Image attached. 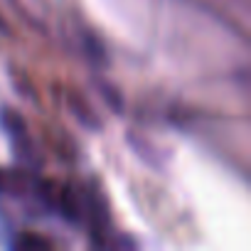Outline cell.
I'll return each instance as SVG.
<instances>
[{
	"label": "cell",
	"instance_id": "cell-1",
	"mask_svg": "<svg viewBox=\"0 0 251 251\" xmlns=\"http://www.w3.org/2000/svg\"><path fill=\"white\" fill-rule=\"evenodd\" d=\"M69 106H72V111H74V116H76V121L84 126V128H101V121L96 118V113L91 111V106L79 96V94H69Z\"/></svg>",
	"mask_w": 251,
	"mask_h": 251
},
{
	"label": "cell",
	"instance_id": "cell-2",
	"mask_svg": "<svg viewBox=\"0 0 251 251\" xmlns=\"http://www.w3.org/2000/svg\"><path fill=\"white\" fill-rule=\"evenodd\" d=\"M89 204H91V217H94V222L96 224H101V226H106L108 224V214H106V202H103V197H101V192L99 190H89Z\"/></svg>",
	"mask_w": 251,
	"mask_h": 251
},
{
	"label": "cell",
	"instance_id": "cell-3",
	"mask_svg": "<svg viewBox=\"0 0 251 251\" xmlns=\"http://www.w3.org/2000/svg\"><path fill=\"white\" fill-rule=\"evenodd\" d=\"M96 89L101 91V96L108 101V106H111V108H116V111H121V108H123V101H121L118 91H116L111 84H106V81H96Z\"/></svg>",
	"mask_w": 251,
	"mask_h": 251
},
{
	"label": "cell",
	"instance_id": "cell-4",
	"mask_svg": "<svg viewBox=\"0 0 251 251\" xmlns=\"http://www.w3.org/2000/svg\"><path fill=\"white\" fill-rule=\"evenodd\" d=\"M18 246H20V249H37V246L50 249V241H45V239H40V236H23V239H18Z\"/></svg>",
	"mask_w": 251,
	"mask_h": 251
},
{
	"label": "cell",
	"instance_id": "cell-5",
	"mask_svg": "<svg viewBox=\"0 0 251 251\" xmlns=\"http://www.w3.org/2000/svg\"><path fill=\"white\" fill-rule=\"evenodd\" d=\"M0 30H3V32L8 30V27H5V20H3V18H0Z\"/></svg>",
	"mask_w": 251,
	"mask_h": 251
}]
</instances>
